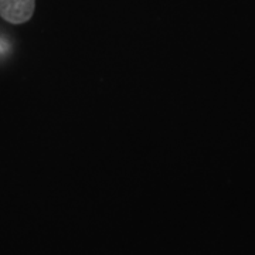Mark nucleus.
<instances>
[{"instance_id":"nucleus-1","label":"nucleus","mask_w":255,"mask_h":255,"mask_svg":"<svg viewBox=\"0 0 255 255\" xmlns=\"http://www.w3.org/2000/svg\"><path fill=\"white\" fill-rule=\"evenodd\" d=\"M36 7V0H0V16L13 24L28 21Z\"/></svg>"}]
</instances>
